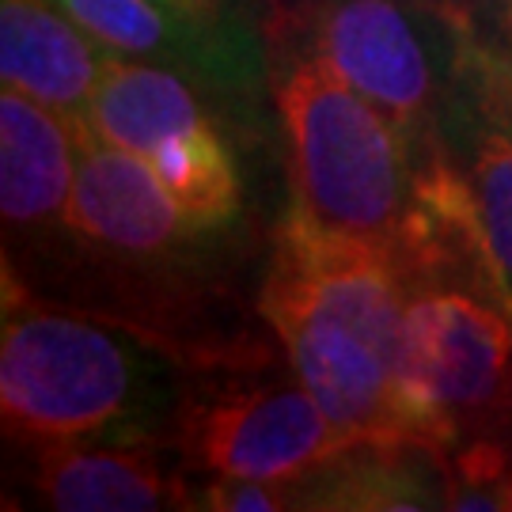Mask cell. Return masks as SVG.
I'll use <instances>...</instances> for the list:
<instances>
[{
  "label": "cell",
  "mask_w": 512,
  "mask_h": 512,
  "mask_svg": "<svg viewBox=\"0 0 512 512\" xmlns=\"http://www.w3.org/2000/svg\"><path fill=\"white\" fill-rule=\"evenodd\" d=\"M205 95L209 92L186 73L118 57L103 84L95 88L84 122L95 137L145 160L152 148L179 133L217 126V114L209 110Z\"/></svg>",
  "instance_id": "obj_13"
},
{
  "label": "cell",
  "mask_w": 512,
  "mask_h": 512,
  "mask_svg": "<svg viewBox=\"0 0 512 512\" xmlns=\"http://www.w3.org/2000/svg\"><path fill=\"white\" fill-rule=\"evenodd\" d=\"M403 274V406L440 452L512 433V289L475 220L425 224L395 247Z\"/></svg>",
  "instance_id": "obj_2"
},
{
  "label": "cell",
  "mask_w": 512,
  "mask_h": 512,
  "mask_svg": "<svg viewBox=\"0 0 512 512\" xmlns=\"http://www.w3.org/2000/svg\"><path fill=\"white\" fill-rule=\"evenodd\" d=\"M194 509L202 512H285L293 509L289 482H262V478L194 475Z\"/></svg>",
  "instance_id": "obj_17"
},
{
  "label": "cell",
  "mask_w": 512,
  "mask_h": 512,
  "mask_svg": "<svg viewBox=\"0 0 512 512\" xmlns=\"http://www.w3.org/2000/svg\"><path fill=\"white\" fill-rule=\"evenodd\" d=\"M293 509L425 512L448 509L444 452L421 440H357L289 482Z\"/></svg>",
  "instance_id": "obj_12"
},
{
  "label": "cell",
  "mask_w": 512,
  "mask_h": 512,
  "mask_svg": "<svg viewBox=\"0 0 512 512\" xmlns=\"http://www.w3.org/2000/svg\"><path fill=\"white\" fill-rule=\"evenodd\" d=\"M118 57L54 0H0L4 88H16L69 118H84Z\"/></svg>",
  "instance_id": "obj_11"
},
{
  "label": "cell",
  "mask_w": 512,
  "mask_h": 512,
  "mask_svg": "<svg viewBox=\"0 0 512 512\" xmlns=\"http://www.w3.org/2000/svg\"><path fill=\"white\" fill-rule=\"evenodd\" d=\"M266 46L293 202L342 236L395 251L418 183L414 145L300 42L266 31Z\"/></svg>",
  "instance_id": "obj_4"
},
{
  "label": "cell",
  "mask_w": 512,
  "mask_h": 512,
  "mask_svg": "<svg viewBox=\"0 0 512 512\" xmlns=\"http://www.w3.org/2000/svg\"><path fill=\"white\" fill-rule=\"evenodd\" d=\"M84 118L38 103L31 95L0 92V220L4 251H27L65 228L80 164Z\"/></svg>",
  "instance_id": "obj_9"
},
{
  "label": "cell",
  "mask_w": 512,
  "mask_h": 512,
  "mask_svg": "<svg viewBox=\"0 0 512 512\" xmlns=\"http://www.w3.org/2000/svg\"><path fill=\"white\" fill-rule=\"evenodd\" d=\"M145 164L175 198V205L205 232H228L243 213V179L220 126L190 129L152 148Z\"/></svg>",
  "instance_id": "obj_14"
},
{
  "label": "cell",
  "mask_w": 512,
  "mask_h": 512,
  "mask_svg": "<svg viewBox=\"0 0 512 512\" xmlns=\"http://www.w3.org/2000/svg\"><path fill=\"white\" fill-rule=\"evenodd\" d=\"M463 31L501 54H512V0H440Z\"/></svg>",
  "instance_id": "obj_18"
},
{
  "label": "cell",
  "mask_w": 512,
  "mask_h": 512,
  "mask_svg": "<svg viewBox=\"0 0 512 512\" xmlns=\"http://www.w3.org/2000/svg\"><path fill=\"white\" fill-rule=\"evenodd\" d=\"M38 505L61 512L194 509V475L156 440H65L23 448Z\"/></svg>",
  "instance_id": "obj_7"
},
{
  "label": "cell",
  "mask_w": 512,
  "mask_h": 512,
  "mask_svg": "<svg viewBox=\"0 0 512 512\" xmlns=\"http://www.w3.org/2000/svg\"><path fill=\"white\" fill-rule=\"evenodd\" d=\"M448 509L512 512V433L471 437L444 452Z\"/></svg>",
  "instance_id": "obj_15"
},
{
  "label": "cell",
  "mask_w": 512,
  "mask_h": 512,
  "mask_svg": "<svg viewBox=\"0 0 512 512\" xmlns=\"http://www.w3.org/2000/svg\"><path fill=\"white\" fill-rule=\"evenodd\" d=\"M61 12L95 35L114 54L167 65L198 80L213 99L236 110H255L270 88V46L228 42L194 31L152 0H54Z\"/></svg>",
  "instance_id": "obj_8"
},
{
  "label": "cell",
  "mask_w": 512,
  "mask_h": 512,
  "mask_svg": "<svg viewBox=\"0 0 512 512\" xmlns=\"http://www.w3.org/2000/svg\"><path fill=\"white\" fill-rule=\"evenodd\" d=\"M440 141L471 186L478 220L512 289V54L475 42Z\"/></svg>",
  "instance_id": "obj_10"
},
{
  "label": "cell",
  "mask_w": 512,
  "mask_h": 512,
  "mask_svg": "<svg viewBox=\"0 0 512 512\" xmlns=\"http://www.w3.org/2000/svg\"><path fill=\"white\" fill-rule=\"evenodd\" d=\"M186 372L164 349L4 274L0 418L16 448L65 440H156L183 399Z\"/></svg>",
  "instance_id": "obj_3"
},
{
  "label": "cell",
  "mask_w": 512,
  "mask_h": 512,
  "mask_svg": "<svg viewBox=\"0 0 512 512\" xmlns=\"http://www.w3.org/2000/svg\"><path fill=\"white\" fill-rule=\"evenodd\" d=\"M384 110L421 152L459 92L475 38L440 0H300L266 16Z\"/></svg>",
  "instance_id": "obj_5"
},
{
  "label": "cell",
  "mask_w": 512,
  "mask_h": 512,
  "mask_svg": "<svg viewBox=\"0 0 512 512\" xmlns=\"http://www.w3.org/2000/svg\"><path fill=\"white\" fill-rule=\"evenodd\" d=\"M194 31L228 38V42H266L262 12L255 0H152Z\"/></svg>",
  "instance_id": "obj_16"
},
{
  "label": "cell",
  "mask_w": 512,
  "mask_h": 512,
  "mask_svg": "<svg viewBox=\"0 0 512 512\" xmlns=\"http://www.w3.org/2000/svg\"><path fill=\"white\" fill-rule=\"evenodd\" d=\"M349 440L296 372L277 365L186 376L167 448L190 475L296 482Z\"/></svg>",
  "instance_id": "obj_6"
},
{
  "label": "cell",
  "mask_w": 512,
  "mask_h": 512,
  "mask_svg": "<svg viewBox=\"0 0 512 512\" xmlns=\"http://www.w3.org/2000/svg\"><path fill=\"white\" fill-rule=\"evenodd\" d=\"M255 4H258V12H262V27H266V16H274L281 8H293L300 0H255Z\"/></svg>",
  "instance_id": "obj_19"
},
{
  "label": "cell",
  "mask_w": 512,
  "mask_h": 512,
  "mask_svg": "<svg viewBox=\"0 0 512 512\" xmlns=\"http://www.w3.org/2000/svg\"><path fill=\"white\" fill-rule=\"evenodd\" d=\"M255 308L285 365L349 444L414 440L403 406L406 289L395 251L342 236L289 202Z\"/></svg>",
  "instance_id": "obj_1"
}]
</instances>
